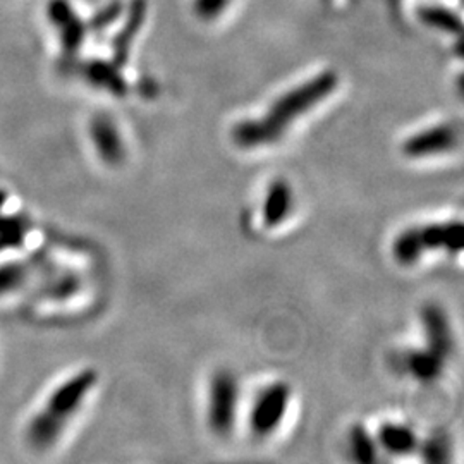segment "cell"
<instances>
[{
  "label": "cell",
  "instance_id": "e0dca14e",
  "mask_svg": "<svg viewBox=\"0 0 464 464\" xmlns=\"http://www.w3.org/2000/svg\"><path fill=\"white\" fill-rule=\"evenodd\" d=\"M349 446L353 458L358 463L370 464L377 461V440L366 431L365 427L356 425L349 433Z\"/></svg>",
  "mask_w": 464,
  "mask_h": 464
},
{
  "label": "cell",
  "instance_id": "5b68a950",
  "mask_svg": "<svg viewBox=\"0 0 464 464\" xmlns=\"http://www.w3.org/2000/svg\"><path fill=\"white\" fill-rule=\"evenodd\" d=\"M239 387L229 372H218L210 382L208 391V425L217 435H229L237 416Z\"/></svg>",
  "mask_w": 464,
  "mask_h": 464
},
{
  "label": "cell",
  "instance_id": "d6986e66",
  "mask_svg": "<svg viewBox=\"0 0 464 464\" xmlns=\"http://www.w3.org/2000/svg\"><path fill=\"white\" fill-rule=\"evenodd\" d=\"M229 4H231V0H195L193 9L199 19L214 21L226 13Z\"/></svg>",
  "mask_w": 464,
  "mask_h": 464
},
{
  "label": "cell",
  "instance_id": "ba28073f",
  "mask_svg": "<svg viewBox=\"0 0 464 464\" xmlns=\"http://www.w3.org/2000/svg\"><path fill=\"white\" fill-rule=\"evenodd\" d=\"M88 134L100 160L105 166L119 167L126 160V145L112 117L105 114L93 117Z\"/></svg>",
  "mask_w": 464,
  "mask_h": 464
},
{
  "label": "cell",
  "instance_id": "2e32d148",
  "mask_svg": "<svg viewBox=\"0 0 464 464\" xmlns=\"http://www.w3.org/2000/svg\"><path fill=\"white\" fill-rule=\"evenodd\" d=\"M420 19L435 30L444 34H461V17L442 5H425L418 9Z\"/></svg>",
  "mask_w": 464,
  "mask_h": 464
},
{
  "label": "cell",
  "instance_id": "7a4b0ae2",
  "mask_svg": "<svg viewBox=\"0 0 464 464\" xmlns=\"http://www.w3.org/2000/svg\"><path fill=\"white\" fill-rule=\"evenodd\" d=\"M97 383L99 373L93 368H84L53 385L42 404L34 408L24 427V440L30 448L36 452L53 448Z\"/></svg>",
  "mask_w": 464,
  "mask_h": 464
},
{
  "label": "cell",
  "instance_id": "277c9868",
  "mask_svg": "<svg viewBox=\"0 0 464 464\" xmlns=\"http://www.w3.org/2000/svg\"><path fill=\"white\" fill-rule=\"evenodd\" d=\"M44 268L45 266L38 258L28 255H0V301H24V296L30 298Z\"/></svg>",
  "mask_w": 464,
  "mask_h": 464
},
{
  "label": "cell",
  "instance_id": "8992f818",
  "mask_svg": "<svg viewBox=\"0 0 464 464\" xmlns=\"http://www.w3.org/2000/svg\"><path fill=\"white\" fill-rule=\"evenodd\" d=\"M291 401V387L276 382L266 387L255 401L249 413V427L256 437H266L281 427Z\"/></svg>",
  "mask_w": 464,
  "mask_h": 464
},
{
  "label": "cell",
  "instance_id": "3957f363",
  "mask_svg": "<svg viewBox=\"0 0 464 464\" xmlns=\"http://www.w3.org/2000/svg\"><path fill=\"white\" fill-rule=\"evenodd\" d=\"M463 222L446 220L401 232L392 243V256L399 266H411L430 251L459 253L463 249Z\"/></svg>",
  "mask_w": 464,
  "mask_h": 464
},
{
  "label": "cell",
  "instance_id": "6da1fadb",
  "mask_svg": "<svg viewBox=\"0 0 464 464\" xmlns=\"http://www.w3.org/2000/svg\"><path fill=\"white\" fill-rule=\"evenodd\" d=\"M337 84V74L324 71L315 78L289 90L272 103L266 116L239 122L232 130L234 143L246 150L277 143L299 117L308 114L318 103L331 97Z\"/></svg>",
  "mask_w": 464,
  "mask_h": 464
},
{
  "label": "cell",
  "instance_id": "30bf717a",
  "mask_svg": "<svg viewBox=\"0 0 464 464\" xmlns=\"http://www.w3.org/2000/svg\"><path fill=\"white\" fill-rule=\"evenodd\" d=\"M421 322L425 325V335L429 348L444 360L452 353L454 337L446 312L439 304H427L421 312Z\"/></svg>",
  "mask_w": 464,
  "mask_h": 464
},
{
  "label": "cell",
  "instance_id": "5bb4252c",
  "mask_svg": "<svg viewBox=\"0 0 464 464\" xmlns=\"http://www.w3.org/2000/svg\"><path fill=\"white\" fill-rule=\"evenodd\" d=\"M83 74L84 78L88 80V83L102 88V90H107L109 93H112L116 97H124L128 93V83L122 78L117 64L95 59V61L86 63Z\"/></svg>",
  "mask_w": 464,
  "mask_h": 464
},
{
  "label": "cell",
  "instance_id": "4fadbf2b",
  "mask_svg": "<svg viewBox=\"0 0 464 464\" xmlns=\"http://www.w3.org/2000/svg\"><path fill=\"white\" fill-rule=\"evenodd\" d=\"M147 17V0H133L128 11L126 24L117 34L114 40V63L121 67L130 57V50L133 45L134 36L140 34Z\"/></svg>",
  "mask_w": 464,
  "mask_h": 464
},
{
  "label": "cell",
  "instance_id": "ffe728a7",
  "mask_svg": "<svg viewBox=\"0 0 464 464\" xmlns=\"http://www.w3.org/2000/svg\"><path fill=\"white\" fill-rule=\"evenodd\" d=\"M121 13H122V4L112 2L107 7H103L100 13H97V16L90 21V28L93 32H102L107 26H111L117 17L121 16Z\"/></svg>",
  "mask_w": 464,
  "mask_h": 464
},
{
  "label": "cell",
  "instance_id": "7c38bea8",
  "mask_svg": "<svg viewBox=\"0 0 464 464\" xmlns=\"http://www.w3.org/2000/svg\"><path fill=\"white\" fill-rule=\"evenodd\" d=\"M377 444L392 456H410L420 448L415 430L401 423H383L377 433Z\"/></svg>",
  "mask_w": 464,
  "mask_h": 464
},
{
  "label": "cell",
  "instance_id": "52a82bcc",
  "mask_svg": "<svg viewBox=\"0 0 464 464\" xmlns=\"http://www.w3.org/2000/svg\"><path fill=\"white\" fill-rule=\"evenodd\" d=\"M459 147V128L454 124L431 126L425 131L413 134L402 143V153L408 159H427L449 153Z\"/></svg>",
  "mask_w": 464,
  "mask_h": 464
},
{
  "label": "cell",
  "instance_id": "9a60e30c",
  "mask_svg": "<svg viewBox=\"0 0 464 464\" xmlns=\"http://www.w3.org/2000/svg\"><path fill=\"white\" fill-rule=\"evenodd\" d=\"M444 358L439 356L437 353H433L430 349H418L411 351L406 354V368L408 372L415 377L416 381L423 382V383H430L435 382L444 370Z\"/></svg>",
  "mask_w": 464,
  "mask_h": 464
},
{
  "label": "cell",
  "instance_id": "ac0fdd59",
  "mask_svg": "<svg viewBox=\"0 0 464 464\" xmlns=\"http://www.w3.org/2000/svg\"><path fill=\"white\" fill-rule=\"evenodd\" d=\"M421 458L427 463H446L449 461L448 439L442 435H433L425 444H421Z\"/></svg>",
  "mask_w": 464,
  "mask_h": 464
},
{
  "label": "cell",
  "instance_id": "8fae6325",
  "mask_svg": "<svg viewBox=\"0 0 464 464\" xmlns=\"http://www.w3.org/2000/svg\"><path fill=\"white\" fill-rule=\"evenodd\" d=\"M295 208V195L287 181L276 179L266 189L264 199V224L266 227H279L284 224Z\"/></svg>",
  "mask_w": 464,
  "mask_h": 464
},
{
  "label": "cell",
  "instance_id": "9c48e42d",
  "mask_svg": "<svg viewBox=\"0 0 464 464\" xmlns=\"http://www.w3.org/2000/svg\"><path fill=\"white\" fill-rule=\"evenodd\" d=\"M49 17L61 34V44H63L64 53L67 55L76 53L83 45L86 28L82 19L76 16L71 4L67 0H52L49 5Z\"/></svg>",
  "mask_w": 464,
  "mask_h": 464
}]
</instances>
